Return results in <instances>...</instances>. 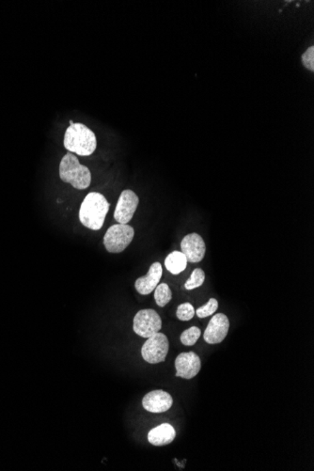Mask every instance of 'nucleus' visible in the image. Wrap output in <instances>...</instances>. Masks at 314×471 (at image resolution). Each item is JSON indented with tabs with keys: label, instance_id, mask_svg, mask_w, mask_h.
<instances>
[{
	"label": "nucleus",
	"instance_id": "nucleus-1",
	"mask_svg": "<svg viewBox=\"0 0 314 471\" xmlns=\"http://www.w3.org/2000/svg\"><path fill=\"white\" fill-rule=\"evenodd\" d=\"M109 207L110 204L103 194L98 192L88 194L80 206V222L90 230H101Z\"/></svg>",
	"mask_w": 314,
	"mask_h": 471
},
{
	"label": "nucleus",
	"instance_id": "nucleus-2",
	"mask_svg": "<svg viewBox=\"0 0 314 471\" xmlns=\"http://www.w3.org/2000/svg\"><path fill=\"white\" fill-rule=\"evenodd\" d=\"M64 144L70 153L81 156L92 155L97 147L96 136L83 123H74L65 132Z\"/></svg>",
	"mask_w": 314,
	"mask_h": 471
},
{
	"label": "nucleus",
	"instance_id": "nucleus-3",
	"mask_svg": "<svg viewBox=\"0 0 314 471\" xmlns=\"http://www.w3.org/2000/svg\"><path fill=\"white\" fill-rule=\"evenodd\" d=\"M60 177L64 183H71L75 190H86L92 183L89 168L79 163V158L72 153L62 157L60 164Z\"/></svg>",
	"mask_w": 314,
	"mask_h": 471
},
{
	"label": "nucleus",
	"instance_id": "nucleus-4",
	"mask_svg": "<svg viewBox=\"0 0 314 471\" xmlns=\"http://www.w3.org/2000/svg\"><path fill=\"white\" fill-rule=\"evenodd\" d=\"M134 236L133 227L128 224H115L105 234V248L110 253H122L131 244Z\"/></svg>",
	"mask_w": 314,
	"mask_h": 471
},
{
	"label": "nucleus",
	"instance_id": "nucleus-5",
	"mask_svg": "<svg viewBox=\"0 0 314 471\" xmlns=\"http://www.w3.org/2000/svg\"><path fill=\"white\" fill-rule=\"evenodd\" d=\"M170 342L165 334L157 332L152 337L148 338L143 344L142 355L143 359L148 364H157L165 361L168 356Z\"/></svg>",
	"mask_w": 314,
	"mask_h": 471
},
{
	"label": "nucleus",
	"instance_id": "nucleus-6",
	"mask_svg": "<svg viewBox=\"0 0 314 471\" xmlns=\"http://www.w3.org/2000/svg\"><path fill=\"white\" fill-rule=\"evenodd\" d=\"M161 327L162 320L155 309H142L135 314L133 329L139 336L148 339L159 332Z\"/></svg>",
	"mask_w": 314,
	"mask_h": 471
},
{
	"label": "nucleus",
	"instance_id": "nucleus-7",
	"mask_svg": "<svg viewBox=\"0 0 314 471\" xmlns=\"http://www.w3.org/2000/svg\"><path fill=\"white\" fill-rule=\"evenodd\" d=\"M140 199L134 191L130 190L122 191L115 209V220L120 224L129 223L134 216L135 212L137 211Z\"/></svg>",
	"mask_w": 314,
	"mask_h": 471
},
{
	"label": "nucleus",
	"instance_id": "nucleus-8",
	"mask_svg": "<svg viewBox=\"0 0 314 471\" xmlns=\"http://www.w3.org/2000/svg\"><path fill=\"white\" fill-rule=\"evenodd\" d=\"M202 368L200 357L194 352L181 353L176 357V377L183 379H194Z\"/></svg>",
	"mask_w": 314,
	"mask_h": 471
},
{
	"label": "nucleus",
	"instance_id": "nucleus-9",
	"mask_svg": "<svg viewBox=\"0 0 314 471\" xmlns=\"http://www.w3.org/2000/svg\"><path fill=\"white\" fill-rule=\"evenodd\" d=\"M230 329V321L224 314H218L210 320L206 327L203 339L209 344H218L224 341Z\"/></svg>",
	"mask_w": 314,
	"mask_h": 471
},
{
	"label": "nucleus",
	"instance_id": "nucleus-10",
	"mask_svg": "<svg viewBox=\"0 0 314 471\" xmlns=\"http://www.w3.org/2000/svg\"><path fill=\"white\" fill-rule=\"evenodd\" d=\"M181 249L189 263H200L205 256V241L200 234L196 233L187 234L183 238L181 242Z\"/></svg>",
	"mask_w": 314,
	"mask_h": 471
},
{
	"label": "nucleus",
	"instance_id": "nucleus-11",
	"mask_svg": "<svg viewBox=\"0 0 314 471\" xmlns=\"http://www.w3.org/2000/svg\"><path fill=\"white\" fill-rule=\"evenodd\" d=\"M172 395L161 390L149 392L142 400L143 407L151 413L168 411L172 407Z\"/></svg>",
	"mask_w": 314,
	"mask_h": 471
},
{
	"label": "nucleus",
	"instance_id": "nucleus-12",
	"mask_svg": "<svg viewBox=\"0 0 314 471\" xmlns=\"http://www.w3.org/2000/svg\"><path fill=\"white\" fill-rule=\"evenodd\" d=\"M163 269L160 263H154L150 266L146 276L138 279L135 282V290L142 296L150 294L159 283Z\"/></svg>",
	"mask_w": 314,
	"mask_h": 471
},
{
	"label": "nucleus",
	"instance_id": "nucleus-13",
	"mask_svg": "<svg viewBox=\"0 0 314 471\" xmlns=\"http://www.w3.org/2000/svg\"><path fill=\"white\" fill-rule=\"evenodd\" d=\"M176 432L174 428L168 423H163L159 427L154 428L148 434V440L154 446H165L170 444L174 440Z\"/></svg>",
	"mask_w": 314,
	"mask_h": 471
},
{
	"label": "nucleus",
	"instance_id": "nucleus-14",
	"mask_svg": "<svg viewBox=\"0 0 314 471\" xmlns=\"http://www.w3.org/2000/svg\"><path fill=\"white\" fill-rule=\"evenodd\" d=\"M187 266V259L182 251H173L168 254L165 260V266L173 275L182 273Z\"/></svg>",
	"mask_w": 314,
	"mask_h": 471
},
{
	"label": "nucleus",
	"instance_id": "nucleus-15",
	"mask_svg": "<svg viewBox=\"0 0 314 471\" xmlns=\"http://www.w3.org/2000/svg\"><path fill=\"white\" fill-rule=\"evenodd\" d=\"M172 293L167 283H161L155 289V299L158 306L163 308L172 301Z\"/></svg>",
	"mask_w": 314,
	"mask_h": 471
},
{
	"label": "nucleus",
	"instance_id": "nucleus-16",
	"mask_svg": "<svg viewBox=\"0 0 314 471\" xmlns=\"http://www.w3.org/2000/svg\"><path fill=\"white\" fill-rule=\"evenodd\" d=\"M205 281V271L200 268H196L195 270L192 272V274H191L190 278L187 279V282H185V288L188 290V291L198 288V287L202 285Z\"/></svg>",
	"mask_w": 314,
	"mask_h": 471
},
{
	"label": "nucleus",
	"instance_id": "nucleus-17",
	"mask_svg": "<svg viewBox=\"0 0 314 471\" xmlns=\"http://www.w3.org/2000/svg\"><path fill=\"white\" fill-rule=\"evenodd\" d=\"M200 335H202V331L197 327H192L190 329H187L181 334L180 340L183 345H187V346H192L198 340L200 339Z\"/></svg>",
	"mask_w": 314,
	"mask_h": 471
},
{
	"label": "nucleus",
	"instance_id": "nucleus-18",
	"mask_svg": "<svg viewBox=\"0 0 314 471\" xmlns=\"http://www.w3.org/2000/svg\"><path fill=\"white\" fill-rule=\"evenodd\" d=\"M218 309V302L215 298H211L205 306L200 307L195 311L198 318H206V317L213 316Z\"/></svg>",
	"mask_w": 314,
	"mask_h": 471
},
{
	"label": "nucleus",
	"instance_id": "nucleus-19",
	"mask_svg": "<svg viewBox=\"0 0 314 471\" xmlns=\"http://www.w3.org/2000/svg\"><path fill=\"white\" fill-rule=\"evenodd\" d=\"M195 316V309L190 303L179 305L176 311V316L181 321H189Z\"/></svg>",
	"mask_w": 314,
	"mask_h": 471
},
{
	"label": "nucleus",
	"instance_id": "nucleus-20",
	"mask_svg": "<svg viewBox=\"0 0 314 471\" xmlns=\"http://www.w3.org/2000/svg\"><path fill=\"white\" fill-rule=\"evenodd\" d=\"M304 67L307 68L311 72H314V47H309L302 55Z\"/></svg>",
	"mask_w": 314,
	"mask_h": 471
},
{
	"label": "nucleus",
	"instance_id": "nucleus-21",
	"mask_svg": "<svg viewBox=\"0 0 314 471\" xmlns=\"http://www.w3.org/2000/svg\"><path fill=\"white\" fill-rule=\"evenodd\" d=\"M69 123H70V125H74V123H75L74 122H73V120H70V122H69Z\"/></svg>",
	"mask_w": 314,
	"mask_h": 471
}]
</instances>
